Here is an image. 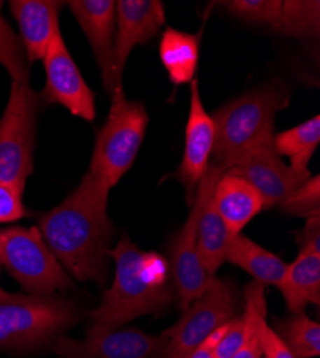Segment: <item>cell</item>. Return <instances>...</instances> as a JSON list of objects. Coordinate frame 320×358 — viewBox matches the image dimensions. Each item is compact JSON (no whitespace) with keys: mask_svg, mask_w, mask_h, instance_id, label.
I'll list each match as a JSON object with an SVG mask.
<instances>
[{"mask_svg":"<svg viewBox=\"0 0 320 358\" xmlns=\"http://www.w3.org/2000/svg\"><path fill=\"white\" fill-rule=\"evenodd\" d=\"M111 188L91 172L60 205L39 221V231L52 254L72 278L102 285L113 224L108 217Z\"/></svg>","mask_w":320,"mask_h":358,"instance_id":"6da1fadb","label":"cell"},{"mask_svg":"<svg viewBox=\"0 0 320 358\" xmlns=\"http://www.w3.org/2000/svg\"><path fill=\"white\" fill-rule=\"evenodd\" d=\"M109 258L115 262L112 285L104 292L99 307L91 314L86 336L118 330L127 322L168 308L176 298L169 281V265L154 251H142L123 235Z\"/></svg>","mask_w":320,"mask_h":358,"instance_id":"7a4b0ae2","label":"cell"},{"mask_svg":"<svg viewBox=\"0 0 320 358\" xmlns=\"http://www.w3.org/2000/svg\"><path fill=\"white\" fill-rule=\"evenodd\" d=\"M290 102V91L269 83L232 99L213 113V161L225 171L257 149L272 146L276 115Z\"/></svg>","mask_w":320,"mask_h":358,"instance_id":"3957f363","label":"cell"},{"mask_svg":"<svg viewBox=\"0 0 320 358\" xmlns=\"http://www.w3.org/2000/svg\"><path fill=\"white\" fill-rule=\"evenodd\" d=\"M81 317L78 307L56 295L12 294L0 288V350L49 345Z\"/></svg>","mask_w":320,"mask_h":358,"instance_id":"277c9868","label":"cell"},{"mask_svg":"<svg viewBox=\"0 0 320 358\" xmlns=\"http://www.w3.org/2000/svg\"><path fill=\"white\" fill-rule=\"evenodd\" d=\"M106 121L97 134L90 171L113 188L131 169L148 127V113L139 101L125 98L123 85L111 94Z\"/></svg>","mask_w":320,"mask_h":358,"instance_id":"5b68a950","label":"cell"},{"mask_svg":"<svg viewBox=\"0 0 320 358\" xmlns=\"http://www.w3.org/2000/svg\"><path fill=\"white\" fill-rule=\"evenodd\" d=\"M39 94L29 80L12 82L8 105L0 117V181L25 194L34 173Z\"/></svg>","mask_w":320,"mask_h":358,"instance_id":"8992f818","label":"cell"},{"mask_svg":"<svg viewBox=\"0 0 320 358\" xmlns=\"http://www.w3.org/2000/svg\"><path fill=\"white\" fill-rule=\"evenodd\" d=\"M0 262L31 295H55L74 287L72 278L46 245L38 227L0 229Z\"/></svg>","mask_w":320,"mask_h":358,"instance_id":"52a82bcc","label":"cell"},{"mask_svg":"<svg viewBox=\"0 0 320 358\" xmlns=\"http://www.w3.org/2000/svg\"><path fill=\"white\" fill-rule=\"evenodd\" d=\"M236 314L235 285L214 277L210 287L184 310L180 321L164 331L168 344L161 358H187L218 327L237 317Z\"/></svg>","mask_w":320,"mask_h":358,"instance_id":"ba28073f","label":"cell"},{"mask_svg":"<svg viewBox=\"0 0 320 358\" xmlns=\"http://www.w3.org/2000/svg\"><path fill=\"white\" fill-rule=\"evenodd\" d=\"M42 62L46 82L39 94L41 105H62L74 116L94 122L95 94L79 72L61 32L50 42Z\"/></svg>","mask_w":320,"mask_h":358,"instance_id":"9c48e42d","label":"cell"},{"mask_svg":"<svg viewBox=\"0 0 320 358\" xmlns=\"http://www.w3.org/2000/svg\"><path fill=\"white\" fill-rule=\"evenodd\" d=\"M207 175H204L190 205L191 211L187 221L177 232V235L172 238L169 244V270L174 280L172 284L177 291L180 307L183 308V311L195 298L204 292L214 280V275H211L201 262L197 236L198 214L207 191Z\"/></svg>","mask_w":320,"mask_h":358,"instance_id":"30bf717a","label":"cell"},{"mask_svg":"<svg viewBox=\"0 0 320 358\" xmlns=\"http://www.w3.org/2000/svg\"><path fill=\"white\" fill-rule=\"evenodd\" d=\"M168 337L145 334L137 328L113 330L75 340L57 336L49 348L60 358H161Z\"/></svg>","mask_w":320,"mask_h":358,"instance_id":"8fae6325","label":"cell"},{"mask_svg":"<svg viewBox=\"0 0 320 358\" xmlns=\"http://www.w3.org/2000/svg\"><path fill=\"white\" fill-rule=\"evenodd\" d=\"M190 113L186 127V145L180 166L174 178L184 187L186 199L191 205L195 191L206 175L214 146V122L201 102L198 80L190 85Z\"/></svg>","mask_w":320,"mask_h":358,"instance_id":"7c38bea8","label":"cell"},{"mask_svg":"<svg viewBox=\"0 0 320 358\" xmlns=\"http://www.w3.org/2000/svg\"><path fill=\"white\" fill-rule=\"evenodd\" d=\"M113 43L115 80L123 85V75L131 50L158 35L165 24V8L160 0H118Z\"/></svg>","mask_w":320,"mask_h":358,"instance_id":"4fadbf2b","label":"cell"},{"mask_svg":"<svg viewBox=\"0 0 320 358\" xmlns=\"http://www.w3.org/2000/svg\"><path fill=\"white\" fill-rule=\"evenodd\" d=\"M67 6L88 39L99 66L105 91L111 95L116 86L113 72V43L116 31V3L113 0H71Z\"/></svg>","mask_w":320,"mask_h":358,"instance_id":"5bb4252c","label":"cell"},{"mask_svg":"<svg viewBox=\"0 0 320 358\" xmlns=\"http://www.w3.org/2000/svg\"><path fill=\"white\" fill-rule=\"evenodd\" d=\"M228 172L244 178L263 198L265 208L279 206L309 178L298 175L287 166L272 146L257 149Z\"/></svg>","mask_w":320,"mask_h":358,"instance_id":"9a60e30c","label":"cell"},{"mask_svg":"<svg viewBox=\"0 0 320 358\" xmlns=\"http://www.w3.org/2000/svg\"><path fill=\"white\" fill-rule=\"evenodd\" d=\"M57 0H11L9 8L19 26V39L29 65L42 61L50 42L61 32Z\"/></svg>","mask_w":320,"mask_h":358,"instance_id":"2e32d148","label":"cell"},{"mask_svg":"<svg viewBox=\"0 0 320 358\" xmlns=\"http://www.w3.org/2000/svg\"><path fill=\"white\" fill-rule=\"evenodd\" d=\"M225 172L224 168L210 161L207 175V191L202 199L201 210L197 222V236H198V252L202 265L206 270L216 277L218 268L225 262V252L232 235L220 214L217 213L213 202V191L218 181V178Z\"/></svg>","mask_w":320,"mask_h":358,"instance_id":"e0dca14e","label":"cell"},{"mask_svg":"<svg viewBox=\"0 0 320 358\" xmlns=\"http://www.w3.org/2000/svg\"><path fill=\"white\" fill-rule=\"evenodd\" d=\"M213 202L221 220L232 235H239L244 227L261 211L265 202L254 187L244 178L225 171L213 191Z\"/></svg>","mask_w":320,"mask_h":358,"instance_id":"ac0fdd59","label":"cell"},{"mask_svg":"<svg viewBox=\"0 0 320 358\" xmlns=\"http://www.w3.org/2000/svg\"><path fill=\"white\" fill-rule=\"evenodd\" d=\"M287 311L296 314L305 307L320 304V254L299 252L298 258L287 265V270L277 284Z\"/></svg>","mask_w":320,"mask_h":358,"instance_id":"d6986e66","label":"cell"},{"mask_svg":"<svg viewBox=\"0 0 320 358\" xmlns=\"http://www.w3.org/2000/svg\"><path fill=\"white\" fill-rule=\"evenodd\" d=\"M225 262L242 268L261 285H276L281 281L287 264L243 234L231 238L225 252Z\"/></svg>","mask_w":320,"mask_h":358,"instance_id":"ffe728a7","label":"cell"},{"mask_svg":"<svg viewBox=\"0 0 320 358\" xmlns=\"http://www.w3.org/2000/svg\"><path fill=\"white\" fill-rule=\"evenodd\" d=\"M160 59L172 85L191 83L198 66L200 42L195 35L167 27L160 41Z\"/></svg>","mask_w":320,"mask_h":358,"instance_id":"44dd1931","label":"cell"},{"mask_svg":"<svg viewBox=\"0 0 320 358\" xmlns=\"http://www.w3.org/2000/svg\"><path fill=\"white\" fill-rule=\"evenodd\" d=\"M320 142V116L316 115L306 122L274 134L272 148L279 157L290 159V168L298 175L310 178L309 162Z\"/></svg>","mask_w":320,"mask_h":358,"instance_id":"7402d4cb","label":"cell"},{"mask_svg":"<svg viewBox=\"0 0 320 358\" xmlns=\"http://www.w3.org/2000/svg\"><path fill=\"white\" fill-rule=\"evenodd\" d=\"M273 331L295 358H314L320 354V325L305 311L274 322Z\"/></svg>","mask_w":320,"mask_h":358,"instance_id":"603a6c76","label":"cell"},{"mask_svg":"<svg viewBox=\"0 0 320 358\" xmlns=\"http://www.w3.org/2000/svg\"><path fill=\"white\" fill-rule=\"evenodd\" d=\"M267 315V301L265 294V285L251 281L244 288V340L231 358H261L260 330L266 321Z\"/></svg>","mask_w":320,"mask_h":358,"instance_id":"cb8c5ba5","label":"cell"},{"mask_svg":"<svg viewBox=\"0 0 320 358\" xmlns=\"http://www.w3.org/2000/svg\"><path fill=\"white\" fill-rule=\"evenodd\" d=\"M273 31L298 39H317L320 34L319 0H287L281 2L279 19Z\"/></svg>","mask_w":320,"mask_h":358,"instance_id":"d4e9b609","label":"cell"},{"mask_svg":"<svg viewBox=\"0 0 320 358\" xmlns=\"http://www.w3.org/2000/svg\"><path fill=\"white\" fill-rule=\"evenodd\" d=\"M0 65H2L12 78V82H26L31 78V65L19 35L13 31L9 22L0 12Z\"/></svg>","mask_w":320,"mask_h":358,"instance_id":"484cf974","label":"cell"},{"mask_svg":"<svg viewBox=\"0 0 320 358\" xmlns=\"http://www.w3.org/2000/svg\"><path fill=\"white\" fill-rule=\"evenodd\" d=\"M280 210L288 215L314 218L320 217V178L310 176L295 192L290 194L280 205Z\"/></svg>","mask_w":320,"mask_h":358,"instance_id":"4316f807","label":"cell"},{"mask_svg":"<svg viewBox=\"0 0 320 358\" xmlns=\"http://www.w3.org/2000/svg\"><path fill=\"white\" fill-rule=\"evenodd\" d=\"M224 9L236 19L247 23L273 24L281 10V0H230L223 2Z\"/></svg>","mask_w":320,"mask_h":358,"instance_id":"83f0119b","label":"cell"},{"mask_svg":"<svg viewBox=\"0 0 320 358\" xmlns=\"http://www.w3.org/2000/svg\"><path fill=\"white\" fill-rule=\"evenodd\" d=\"M22 198L15 188L0 181V224L16 222L31 215Z\"/></svg>","mask_w":320,"mask_h":358,"instance_id":"f1b7e54d","label":"cell"},{"mask_svg":"<svg viewBox=\"0 0 320 358\" xmlns=\"http://www.w3.org/2000/svg\"><path fill=\"white\" fill-rule=\"evenodd\" d=\"M244 340V320L243 317H235L227 322L225 331L216 345L217 358H231L237 352Z\"/></svg>","mask_w":320,"mask_h":358,"instance_id":"f546056e","label":"cell"},{"mask_svg":"<svg viewBox=\"0 0 320 358\" xmlns=\"http://www.w3.org/2000/svg\"><path fill=\"white\" fill-rule=\"evenodd\" d=\"M260 340L265 358H295L266 321L261 325Z\"/></svg>","mask_w":320,"mask_h":358,"instance_id":"4dcf8cb0","label":"cell"},{"mask_svg":"<svg viewBox=\"0 0 320 358\" xmlns=\"http://www.w3.org/2000/svg\"><path fill=\"white\" fill-rule=\"evenodd\" d=\"M296 244L299 252L320 254V217L306 220L305 227L296 232Z\"/></svg>","mask_w":320,"mask_h":358,"instance_id":"1f68e13d","label":"cell"},{"mask_svg":"<svg viewBox=\"0 0 320 358\" xmlns=\"http://www.w3.org/2000/svg\"><path fill=\"white\" fill-rule=\"evenodd\" d=\"M231 321V320H230ZM227 322L218 327L216 331H213L204 341H202L187 358H217L216 357V345L218 344L220 338L225 331Z\"/></svg>","mask_w":320,"mask_h":358,"instance_id":"d6a6232c","label":"cell"},{"mask_svg":"<svg viewBox=\"0 0 320 358\" xmlns=\"http://www.w3.org/2000/svg\"><path fill=\"white\" fill-rule=\"evenodd\" d=\"M0 271H2V262H0Z\"/></svg>","mask_w":320,"mask_h":358,"instance_id":"836d02e7","label":"cell"}]
</instances>
